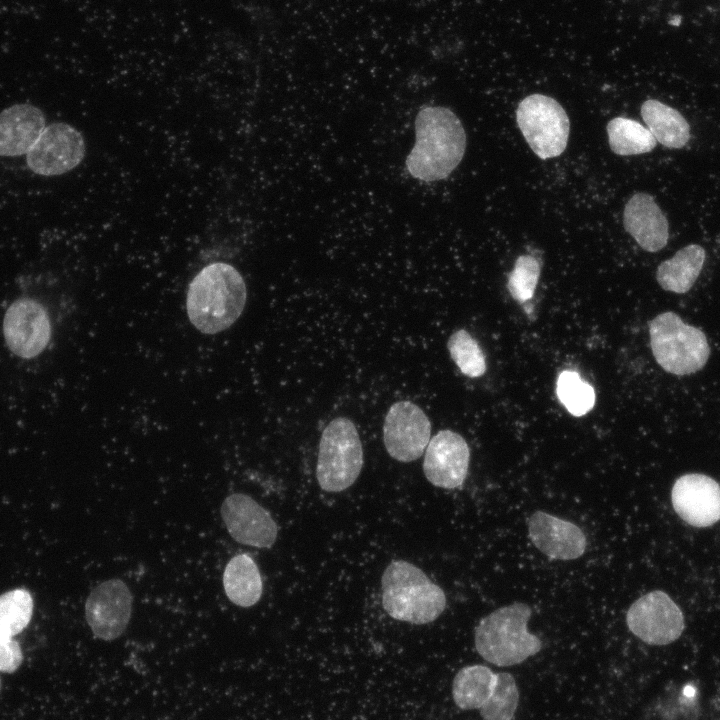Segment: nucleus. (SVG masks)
Listing matches in <instances>:
<instances>
[{
    "instance_id": "nucleus-1",
    "label": "nucleus",
    "mask_w": 720,
    "mask_h": 720,
    "mask_svg": "<svg viewBox=\"0 0 720 720\" xmlns=\"http://www.w3.org/2000/svg\"><path fill=\"white\" fill-rule=\"evenodd\" d=\"M415 143L405 162L415 179L434 182L447 178L460 164L466 133L457 115L444 106H424L415 118Z\"/></svg>"
},
{
    "instance_id": "nucleus-2",
    "label": "nucleus",
    "mask_w": 720,
    "mask_h": 720,
    "mask_svg": "<svg viewBox=\"0 0 720 720\" xmlns=\"http://www.w3.org/2000/svg\"><path fill=\"white\" fill-rule=\"evenodd\" d=\"M247 299L246 284L232 265L214 262L202 268L189 284L187 315L203 334H217L236 322Z\"/></svg>"
},
{
    "instance_id": "nucleus-3",
    "label": "nucleus",
    "mask_w": 720,
    "mask_h": 720,
    "mask_svg": "<svg viewBox=\"0 0 720 720\" xmlns=\"http://www.w3.org/2000/svg\"><path fill=\"white\" fill-rule=\"evenodd\" d=\"M382 605L393 619L412 624L436 620L446 608V596L414 564L394 560L385 568L382 578Z\"/></svg>"
},
{
    "instance_id": "nucleus-4",
    "label": "nucleus",
    "mask_w": 720,
    "mask_h": 720,
    "mask_svg": "<svg viewBox=\"0 0 720 720\" xmlns=\"http://www.w3.org/2000/svg\"><path fill=\"white\" fill-rule=\"evenodd\" d=\"M532 610L515 602L482 618L475 629V647L484 660L499 667L520 664L537 654L541 640L527 629Z\"/></svg>"
},
{
    "instance_id": "nucleus-5",
    "label": "nucleus",
    "mask_w": 720,
    "mask_h": 720,
    "mask_svg": "<svg viewBox=\"0 0 720 720\" xmlns=\"http://www.w3.org/2000/svg\"><path fill=\"white\" fill-rule=\"evenodd\" d=\"M650 346L656 362L674 375L701 370L710 355L705 334L687 325L675 312H663L648 322Z\"/></svg>"
},
{
    "instance_id": "nucleus-6",
    "label": "nucleus",
    "mask_w": 720,
    "mask_h": 720,
    "mask_svg": "<svg viewBox=\"0 0 720 720\" xmlns=\"http://www.w3.org/2000/svg\"><path fill=\"white\" fill-rule=\"evenodd\" d=\"M362 466L363 449L356 426L346 417L333 419L319 442L316 478L320 488L327 492L349 488Z\"/></svg>"
},
{
    "instance_id": "nucleus-7",
    "label": "nucleus",
    "mask_w": 720,
    "mask_h": 720,
    "mask_svg": "<svg viewBox=\"0 0 720 720\" xmlns=\"http://www.w3.org/2000/svg\"><path fill=\"white\" fill-rule=\"evenodd\" d=\"M518 127L540 159L561 155L568 142L570 123L564 108L543 94L525 97L516 110Z\"/></svg>"
},
{
    "instance_id": "nucleus-8",
    "label": "nucleus",
    "mask_w": 720,
    "mask_h": 720,
    "mask_svg": "<svg viewBox=\"0 0 720 720\" xmlns=\"http://www.w3.org/2000/svg\"><path fill=\"white\" fill-rule=\"evenodd\" d=\"M2 328L8 349L22 359L40 355L51 339L49 315L40 302L30 297H20L10 304Z\"/></svg>"
},
{
    "instance_id": "nucleus-9",
    "label": "nucleus",
    "mask_w": 720,
    "mask_h": 720,
    "mask_svg": "<svg viewBox=\"0 0 720 720\" xmlns=\"http://www.w3.org/2000/svg\"><path fill=\"white\" fill-rule=\"evenodd\" d=\"M629 630L650 645H666L677 640L684 629L678 605L663 591L649 592L637 599L626 616Z\"/></svg>"
},
{
    "instance_id": "nucleus-10",
    "label": "nucleus",
    "mask_w": 720,
    "mask_h": 720,
    "mask_svg": "<svg viewBox=\"0 0 720 720\" xmlns=\"http://www.w3.org/2000/svg\"><path fill=\"white\" fill-rule=\"evenodd\" d=\"M86 152L82 134L73 126L57 122L45 127L27 152V164L36 174L57 176L77 167Z\"/></svg>"
},
{
    "instance_id": "nucleus-11",
    "label": "nucleus",
    "mask_w": 720,
    "mask_h": 720,
    "mask_svg": "<svg viewBox=\"0 0 720 720\" xmlns=\"http://www.w3.org/2000/svg\"><path fill=\"white\" fill-rule=\"evenodd\" d=\"M431 439V422L411 401H398L388 410L383 425V442L397 461L411 462L422 456Z\"/></svg>"
},
{
    "instance_id": "nucleus-12",
    "label": "nucleus",
    "mask_w": 720,
    "mask_h": 720,
    "mask_svg": "<svg viewBox=\"0 0 720 720\" xmlns=\"http://www.w3.org/2000/svg\"><path fill=\"white\" fill-rule=\"evenodd\" d=\"M133 596L126 583L114 578L97 585L87 597L85 618L94 637L112 641L126 630Z\"/></svg>"
},
{
    "instance_id": "nucleus-13",
    "label": "nucleus",
    "mask_w": 720,
    "mask_h": 720,
    "mask_svg": "<svg viewBox=\"0 0 720 720\" xmlns=\"http://www.w3.org/2000/svg\"><path fill=\"white\" fill-rule=\"evenodd\" d=\"M224 524L238 543L270 548L278 535V526L270 513L250 496L234 493L225 498L221 506Z\"/></svg>"
},
{
    "instance_id": "nucleus-14",
    "label": "nucleus",
    "mask_w": 720,
    "mask_h": 720,
    "mask_svg": "<svg viewBox=\"0 0 720 720\" xmlns=\"http://www.w3.org/2000/svg\"><path fill=\"white\" fill-rule=\"evenodd\" d=\"M469 461L470 450L464 438L451 430H441L425 449L424 475L436 487L455 489L463 484Z\"/></svg>"
},
{
    "instance_id": "nucleus-15",
    "label": "nucleus",
    "mask_w": 720,
    "mask_h": 720,
    "mask_svg": "<svg viewBox=\"0 0 720 720\" xmlns=\"http://www.w3.org/2000/svg\"><path fill=\"white\" fill-rule=\"evenodd\" d=\"M671 500L676 513L692 526L706 527L720 520V486L707 475L692 473L678 478Z\"/></svg>"
},
{
    "instance_id": "nucleus-16",
    "label": "nucleus",
    "mask_w": 720,
    "mask_h": 720,
    "mask_svg": "<svg viewBox=\"0 0 720 720\" xmlns=\"http://www.w3.org/2000/svg\"><path fill=\"white\" fill-rule=\"evenodd\" d=\"M527 525L535 547L552 559H577L586 550L585 534L570 521L536 511L529 517Z\"/></svg>"
},
{
    "instance_id": "nucleus-17",
    "label": "nucleus",
    "mask_w": 720,
    "mask_h": 720,
    "mask_svg": "<svg viewBox=\"0 0 720 720\" xmlns=\"http://www.w3.org/2000/svg\"><path fill=\"white\" fill-rule=\"evenodd\" d=\"M625 230L645 251L657 252L667 245L669 225L654 198L643 192L635 193L623 211Z\"/></svg>"
},
{
    "instance_id": "nucleus-18",
    "label": "nucleus",
    "mask_w": 720,
    "mask_h": 720,
    "mask_svg": "<svg viewBox=\"0 0 720 720\" xmlns=\"http://www.w3.org/2000/svg\"><path fill=\"white\" fill-rule=\"evenodd\" d=\"M45 129L43 112L31 104H15L0 112V156L27 153Z\"/></svg>"
},
{
    "instance_id": "nucleus-19",
    "label": "nucleus",
    "mask_w": 720,
    "mask_h": 720,
    "mask_svg": "<svg viewBox=\"0 0 720 720\" xmlns=\"http://www.w3.org/2000/svg\"><path fill=\"white\" fill-rule=\"evenodd\" d=\"M223 587L228 599L240 607H251L261 598L263 582L254 560L247 554L231 558L223 572Z\"/></svg>"
},
{
    "instance_id": "nucleus-20",
    "label": "nucleus",
    "mask_w": 720,
    "mask_h": 720,
    "mask_svg": "<svg viewBox=\"0 0 720 720\" xmlns=\"http://www.w3.org/2000/svg\"><path fill=\"white\" fill-rule=\"evenodd\" d=\"M706 257L704 248L691 244L678 250L657 268L656 280L662 289L678 294L686 293L697 280Z\"/></svg>"
},
{
    "instance_id": "nucleus-21",
    "label": "nucleus",
    "mask_w": 720,
    "mask_h": 720,
    "mask_svg": "<svg viewBox=\"0 0 720 720\" xmlns=\"http://www.w3.org/2000/svg\"><path fill=\"white\" fill-rule=\"evenodd\" d=\"M641 116L656 141L667 148L680 149L690 139V127L676 109L655 99L641 106Z\"/></svg>"
},
{
    "instance_id": "nucleus-22",
    "label": "nucleus",
    "mask_w": 720,
    "mask_h": 720,
    "mask_svg": "<svg viewBox=\"0 0 720 720\" xmlns=\"http://www.w3.org/2000/svg\"><path fill=\"white\" fill-rule=\"evenodd\" d=\"M496 673L484 665H469L460 669L454 677L452 696L455 704L463 710L479 709L491 695Z\"/></svg>"
},
{
    "instance_id": "nucleus-23",
    "label": "nucleus",
    "mask_w": 720,
    "mask_h": 720,
    "mask_svg": "<svg viewBox=\"0 0 720 720\" xmlns=\"http://www.w3.org/2000/svg\"><path fill=\"white\" fill-rule=\"evenodd\" d=\"M610 149L617 155L629 156L650 152L656 139L648 128L636 120L616 117L607 123Z\"/></svg>"
},
{
    "instance_id": "nucleus-24",
    "label": "nucleus",
    "mask_w": 720,
    "mask_h": 720,
    "mask_svg": "<svg viewBox=\"0 0 720 720\" xmlns=\"http://www.w3.org/2000/svg\"><path fill=\"white\" fill-rule=\"evenodd\" d=\"M33 598L25 588H16L0 595V640L13 639L30 623Z\"/></svg>"
},
{
    "instance_id": "nucleus-25",
    "label": "nucleus",
    "mask_w": 720,
    "mask_h": 720,
    "mask_svg": "<svg viewBox=\"0 0 720 720\" xmlns=\"http://www.w3.org/2000/svg\"><path fill=\"white\" fill-rule=\"evenodd\" d=\"M519 704V690L514 677L496 673L491 695L478 709L483 720H512Z\"/></svg>"
},
{
    "instance_id": "nucleus-26",
    "label": "nucleus",
    "mask_w": 720,
    "mask_h": 720,
    "mask_svg": "<svg viewBox=\"0 0 720 720\" xmlns=\"http://www.w3.org/2000/svg\"><path fill=\"white\" fill-rule=\"evenodd\" d=\"M556 393L560 402L573 416L585 415L595 403L593 387L575 371L565 370L559 374Z\"/></svg>"
},
{
    "instance_id": "nucleus-27",
    "label": "nucleus",
    "mask_w": 720,
    "mask_h": 720,
    "mask_svg": "<svg viewBox=\"0 0 720 720\" xmlns=\"http://www.w3.org/2000/svg\"><path fill=\"white\" fill-rule=\"evenodd\" d=\"M447 348L452 360L464 375L476 378L485 373V355L478 342L465 329L451 334Z\"/></svg>"
},
{
    "instance_id": "nucleus-28",
    "label": "nucleus",
    "mask_w": 720,
    "mask_h": 720,
    "mask_svg": "<svg viewBox=\"0 0 720 720\" xmlns=\"http://www.w3.org/2000/svg\"><path fill=\"white\" fill-rule=\"evenodd\" d=\"M541 273V262L532 255H521L508 276L507 289L511 297L524 304L534 295Z\"/></svg>"
},
{
    "instance_id": "nucleus-29",
    "label": "nucleus",
    "mask_w": 720,
    "mask_h": 720,
    "mask_svg": "<svg viewBox=\"0 0 720 720\" xmlns=\"http://www.w3.org/2000/svg\"><path fill=\"white\" fill-rule=\"evenodd\" d=\"M23 661V653L19 643L14 639L0 640V671L15 672Z\"/></svg>"
},
{
    "instance_id": "nucleus-30",
    "label": "nucleus",
    "mask_w": 720,
    "mask_h": 720,
    "mask_svg": "<svg viewBox=\"0 0 720 720\" xmlns=\"http://www.w3.org/2000/svg\"><path fill=\"white\" fill-rule=\"evenodd\" d=\"M0 691H1V679H0Z\"/></svg>"
}]
</instances>
